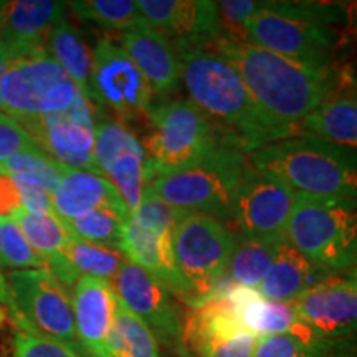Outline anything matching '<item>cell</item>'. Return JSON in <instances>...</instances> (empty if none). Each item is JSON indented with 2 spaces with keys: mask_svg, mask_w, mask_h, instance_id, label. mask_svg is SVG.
I'll use <instances>...</instances> for the list:
<instances>
[{
  "mask_svg": "<svg viewBox=\"0 0 357 357\" xmlns=\"http://www.w3.org/2000/svg\"><path fill=\"white\" fill-rule=\"evenodd\" d=\"M182 83L218 131L245 153L300 134L268 116L245 86L234 65L212 48L177 50Z\"/></svg>",
  "mask_w": 357,
  "mask_h": 357,
  "instance_id": "obj_1",
  "label": "cell"
},
{
  "mask_svg": "<svg viewBox=\"0 0 357 357\" xmlns=\"http://www.w3.org/2000/svg\"><path fill=\"white\" fill-rule=\"evenodd\" d=\"M215 50L238 71L257 105L298 132L307 114L336 95L339 75L334 66L301 63L255 43L229 38L218 40Z\"/></svg>",
  "mask_w": 357,
  "mask_h": 357,
  "instance_id": "obj_2",
  "label": "cell"
},
{
  "mask_svg": "<svg viewBox=\"0 0 357 357\" xmlns=\"http://www.w3.org/2000/svg\"><path fill=\"white\" fill-rule=\"evenodd\" d=\"M248 166L275 174L298 194L357 199V153L296 134L247 154Z\"/></svg>",
  "mask_w": 357,
  "mask_h": 357,
  "instance_id": "obj_3",
  "label": "cell"
},
{
  "mask_svg": "<svg viewBox=\"0 0 357 357\" xmlns=\"http://www.w3.org/2000/svg\"><path fill=\"white\" fill-rule=\"evenodd\" d=\"M344 10L319 2H260L247 22L250 43L314 66H334Z\"/></svg>",
  "mask_w": 357,
  "mask_h": 357,
  "instance_id": "obj_4",
  "label": "cell"
},
{
  "mask_svg": "<svg viewBox=\"0 0 357 357\" xmlns=\"http://www.w3.org/2000/svg\"><path fill=\"white\" fill-rule=\"evenodd\" d=\"M248 167L247 153L222 141L207 154L146 182L155 197L182 212L230 220L236 189Z\"/></svg>",
  "mask_w": 357,
  "mask_h": 357,
  "instance_id": "obj_5",
  "label": "cell"
},
{
  "mask_svg": "<svg viewBox=\"0 0 357 357\" xmlns=\"http://www.w3.org/2000/svg\"><path fill=\"white\" fill-rule=\"evenodd\" d=\"M287 242L326 275L357 263V199L298 194Z\"/></svg>",
  "mask_w": 357,
  "mask_h": 357,
  "instance_id": "obj_6",
  "label": "cell"
},
{
  "mask_svg": "<svg viewBox=\"0 0 357 357\" xmlns=\"http://www.w3.org/2000/svg\"><path fill=\"white\" fill-rule=\"evenodd\" d=\"M0 84L3 113L15 121L55 114L83 95L47 48L10 47Z\"/></svg>",
  "mask_w": 357,
  "mask_h": 357,
  "instance_id": "obj_7",
  "label": "cell"
},
{
  "mask_svg": "<svg viewBox=\"0 0 357 357\" xmlns=\"http://www.w3.org/2000/svg\"><path fill=\"white\" fill-rule=\"evenodd\" d=\"M147 121L151 132L142 144L147 155L146 182L159 174L189 166L218 142H230L190 100L153 105Z\"/></svg>",
  "mask_w": 357,
  "mask_h": 357,
  "instance_id": "obj_8",
  "label": "cell"
},
{
  "mask_svg": "<svg viewBox=\"0 0 357 357\" xmlns=\"http://www.w3.org/2000/svg\"><path fill=\"white\" fill-rule=\"evenodd\" d=\"M236 240L217 218L185 212L172 230L174 257L181 275L190 284L197 306L225 280Z\"/></svg>",
  "mask_w": 357,
  "mask_h": 357,
  "instance_id": "obj_9",
  "label": "cell"
},
{
  "mask_svg": "<svg viewBox=\"0 0 357 357\" xmlns=\"http://www.w3.org/2000/svg\"><path fill=\"white\" fill-rule=\"evenodd\" d=\"M6 276L10 293L7 311L15 328L38 333L83 352L75 328L71 294L55 275L48 270H12Z\"/></svg>",
  "mask_w": 357,
  "mask_h": 357,
  "instance_id": "obj_10",
  "label": "cell"
},
{
  "mask_svg": "<svg viewBox=\"0 0 357 357\" xmlns=\"http://www.w3.org/2000/svg\"><path fill=\"white\" fill-rule=\"evenodd\" d=\"M298 192L275 174L247 167L236 189L230 220L242 238L287 240Z\"/></svg>",
  "mask_w": 357,
  "mask_h": 357,
  "instance_id": "obj_11",
  "label": "cell"
},
{
  "mask_svg": "<svg viewBox=\"0 0 357 357\" xmlns=\"http://www.w3.org/2000/svg\"><path fill=\"white\" fill-rule=\"evenodd\" d=\"M95 105L109 109L119 123H136L149 116L153 89L121 45L101 38L93 50Z\"/></svg>",
  "mask_w": 357,
  "mask_h": 357,
  "instance_id": "obj_12",
  "label": "cell"
},
{
  "mask_svg": "<svg viewBox=\"0 0 357 357\" xmlns=\"http://www.w3.org/2000/svg\"><path fill=\"white\" fill-rule=\"evenodd\" d=\"M45 154L61 166L96 172L95 109L83 95L71 108L19 121Z\"/></svg>",
  "mask_w": 357,
  "mask_h": 357,
  "instance_id": "obj_13",
  "label": "cell"
},
{
  "mask_svg": "<svg viewBox=\"0 0 357 357\" xmlns=\"http://www.w3.org/2000/svg\"><path fill=\"white\" fill-rule=\"evenodd\" d=\"M119 301L146 323L158 341L171 347L172 354L185 349L184 314L172 293L136 263L126 260L111 281Z\"/></svg>",
  "mask_w": 357,
  "mask_h": 357,
  "instance_id": "obj_14",
  "label": "cell"
},
{
  "mask_svg": "<svg viewBox=\"0 0 357 357\" xmlns=\"http://www.w3.org/2000/svg\"><path fill=\"white\" fill-rule=\"evenodd\" d=\"M146 149L124 123L101 116L95 124L96 171L109 181L126 205L137 211L146 187Z\"/></svg>",
  "mask_w": 357,
  "mask_h": 357,
  "instance_id": "obj_15",
  "label": "cell"
},
{
  "mask_svg": "<svg viewBox=\"0 0 357 357\" xmlns=\"http://www.w3.org/2000/svg\"><path fill=\"white\" fill-rule=\"evenodd\" d=\"M147 25L171 40L176 50L211 48L222 38L217 2L211 0H139Z\"/></svg>",
  "mask_w": 357,
  "mask_h": 357,
  "instance_id": "obj_16",
  "label": "cell"
},
{
  "mask_svg": "<svg viewBox=\"0 0 357 357\" xmlns=\"http://www.w3.org/2000/svg\"><path fill=\"white\" fill-rule=\"evenodd\" d=\"M298 318L324 342H341L357 331V284L328 276L293 303Z\"/></svg>",
  "mask_w": 357,
  "mask_h": 357,
  "instance_id": "obj_17",
  "label": "cell"
},
{
  "mask_svg": "<svg viewBox=\"0 0 357 357\" xmlns=\"http://www.w3.org/2000/svg\"><path fill=\"white\" fill-rule=\"evenodd\" d=\"M172 230L171 227L144 225L129 217L124 223L119 250L129 261L136 263L159 280L169 291L190 303L194 291L177 268L172 248Z\"/></svg>",
  "mask_w": 357,
  "mask_h": 357,
  "instance_id": "obj_18",
  "label": "cell"
},
{
  "mask_svg": "<svg viewBox=\"0 0 357 357\" xmlns=\"http://www.w3.org/2000/svg\"><path fill=\"white\" fill-rule=\"evenodd\" d=\"M78 342L86 357H105L119 298L113 283L79 276L71 294Z\"/></svg>",
  "mask_w": 357,
  "mask_h": 357,
  "instance_id": "obj_19",
  "label": "cell"
},
{
  "mask_svg": "<svg viewBox=\"0 0 357 357\" xmlns=\"http://www.w3.org/2000/svg\"><path fill=\"white\" fill-rule=\"evenodd\" d=\"M121 48L159 96L172 95L182 84V63L171 40L146 22L121 32Z\"/></svg>",
  "mask_w": 357,
  "mask_h": 357,
  "instance_id": "obj_20",
  "label": "cell"
},
{
  "mask_svg": "<svg viewBox=\"0 0 357 357\" xmlns=\"http://www.w3.org/2000/svg\"><path fill=\"white\" fill-rule=\"evenodd\" d=\"M55 215L60 222L73 220L93 211H113L129 218V212L109 181L96 172L63 166L60 185L52 195Z\"/></svg>",
  "mask_w": 357,
  "mask_h": 357,
  "instance_id": "obj_21",
  "label": "cell"
},
{
  "mask_svg": "<svg viewBox=\"0 0 357 357\" xmlns=\"http://www.w3.org/2000/svg\"><path fill=\"white\" fill-rule=\"evenodd\" d=\"M65 2L13 0L2 2L0 40L10 47H42L56 22L65 17Z\"/></svg>",
  "mask_w": 357,
  "mask_h": 357,
  "instance_id": "obj_22",
  "label": "cell"
},
{
  "mask_svg": "<svg viewBox=\"0 0 357 357\" xmlns=\"http://www.w3.org/2000/svg\"><path fill=\"white\" fill-rule=\"evenodd\" d=\"M328 276L291 243L283 240L258 291L270 301L293 303Z\"/></svg>",
  "mask_w": 357,
  "mask_h": 357,
  "instance_id": "obj_23",
  "label": "cell"
},
{
  "mask_svg": "<svg viewBox=\"0 0 357 357\" xmlns=\"http://www.w3.org/2000/svg\"><path fill=\"white\" fill-rule=\"evenodd\" d=\"M45 48L93 105V53L77 26L66 17L58 20L48 33Z\"/></svg>",
  "mask_w": 357,
  "mask_h": 357,
  "instance_id": "obj_24",
  "label": "cell"
},
{
  "mask_svg": "<svg viewBox=\"0 0 357 357\" xmlns=\"http://www.w3.org/2000/svg\"><path fill=\"white\" fill-rule=\"evenodd\" d=\"M300 132L357 149V96L333 95L303 119Z\"/></svg>",
  "mask_w": 357,
  "mask_h": 357,
  "instance_id": "obj_25",
  "label": "cell"
},
{
  "mask_svg": "<svg viewBox=\"0 0 357 357\" xmlns=\"http://www.w3.org/2000/svg\"><path fill=\"white\" fill-rule=\"evenodd\" d=\"M105 357H160L158 337L121 301L118 303Z\"/></svg>",
  "mask_w": 357,
  "mask_h": 357,
  "instance_id": "obj_26",
  "label": "cell"
},
{
  "mask_svg": "<svg viewBox=\"0 0 357 357\" xmlns=\"http://www.w3.org/2000/svg\"><path fill=\"white\" fill-rule=\"evenodd\" d=\"M281 242L283 240L261 238H242L236 242L227 270L229 280L240 287L260 288Z\"/></svg>",
  "mask_w": 357,
  "mask_h": 357,
  "instance_id": "obj_27",
  "label": "cell"
},
{
  "mask_svg": "<svg viewBox=\"0 0 357 357\" xmlns=\"http://www.w3.org/2000/svg\"><path fill=\"white\" fill-rule=\"evenodd\" d=\"M65 253L79 276H95L108 281L114 280L119 268L128 260L121 250L83 242L73 236H70Z\"/></svg>",
  "mask_w": 357,
  "mask_h": 357,
  "instance_id": "obj_28",
  "label": "cell"
},
{
  "mask_svg": "<svg viewBox=\"0 0 357 357\" xmlns=\"http://www.w3.org/2000/svg\"><path fill=\"white\" fill-rule=\"evenodd\" d=\"M126 222V217L113 211L101 208V211L84 213V215H79L73 220L61 222V225L65 227L66 234L73 238L119 250Z\"/></svg>",
  "mask_w": 357,
  "mask_h": 357,
  "instance_id": "obj_29",
  "label": "cell"
},
{
  "mask_svg": "<svg viewBox=\"0 0 357 357\" xmlns=\"http://www.w3.org/2000/svg\"><path fill=\"white\" fill-rule=\"evenodd\" d=\"M0 172L12 177H24L35 182L53 195L60 185L63 166L45 154L38 146L20 151L0 167Z\"/></svg>",
  "mask_w": 357,
  "mask_h": 357,
  "instance_id": "obj_30",
  "label": "cell"
},
{
  "mask_svg": "<svg viewBox=\"0 0 357 357\" xmlns=\"http://www.w3.org/2000/svg\"><path fill=\"white\" fill-rule=\"evenodd\" d=\"M71 10L83 20L124 32L144 22L134 0H82L68 3Z\"/></svg>",
  "mask_w": 357,
  "mask_h": 357,
  "instance_id": "obj_31",
  "label": "cell"
},
{
  "mask_svg": "<svg viewBox=\"0 0 357 357\" xmlns=\"http://www.w3.org/2000/svg\"><path fill=\"white\" fill-rule=\"evenodd\" d=\"M0 263L10 270H47L42 257L10 217H0Z\"/></svg>",
  "mask_w": 357,
  "mask_h": 357,
  "instance_id": "obj_32",
  "label": "cell"
},
{
  "mask_svg": "<svg viewBox=\"0 0 357 357\" xmlns=\"http://www.w3.org/2000/svg\"><path fill=\"white\" fill-rule=\"evenodd\" d=\"M12 357H86L73 347L42 336V334L17 328L13 334Z\"/></svg>",
  "mask_w": 357,
  "mask_h": 357,
  "instance_id": "obj_33",
  "label": "cell"
},
{
  "mask_svg": "<svg viewBox=\"0 0 357 357\" xmlns=\"http://www.w3.org/2000/svg\"><path fill=\"white\" fill-rule=\"evenodd\" d=\"M339 344L312 347L287 334L258 336L255 341L253 357H324Z\"/></svg>",
  "mask_w": 357,
  "mask_h": 357,
  "instance_id": "obj_34",
  "label": "cell"
},
{
  "mask_svg": "<svg viewBox=\"0 0 357 357\" xmlns=\"http://www.w3.org/2000/svg\"><path fill=\"white\" fill-rule=\"evenodd\" d=\"M257 336L243 333L231 339H195L185 342L194 357H253Z\"/></svg>",
  "mask_w": 357,
  "mask_h": 357,
  "instance_id": "obj_35",
  "label": "cell"
},
{
  "mask_svg": "<svg viewBox=\"0 0 357 357\" xmlns=\"http://www.w3.org/2000/svg\"><path fill=\"white\" fill-rule=\"evenodd\" d=\"M260 2L255 0H223L217 2L218 19L222 26V38L234 42H248L247 22L255 13Z\"/></svg>",
  "mask_w": 357,
  "mask_h": 357,
  "instance_id": "obj_36",
  "label": "cell"
},
{
  "mask_svg": "<svg viewBox=\"0 0 357 357\" xmlns=\"http://www.w3.org/2000/svg\"><path fill=\"white\" fill-rule=\"evenodd\" d=\"M29 131L7 114H0V167L20 151L35 147Z\"/></svg>",
  "mask_w": 357,
  "mask_h": 357,
  "instance_id": "obj_37",
  "label": "cell"
},
{
  "mask_svg": "<svg viewBox=\"0 0 357 357\" xmlns=\"http://www.w3.org/2000/svg\"><path fill=\"white\" fill-rule=\"evenodd\" d=\"M12 177V176H10ZM19 187L22 208L35 215H55L52 204V195L35 182L24 177H12Z\"/></svg>",
  "mask_w": 357,
  "mask_h": 357,
  "instance_id": "obj_38",
  "label": "cell"
},
{
  "mask_svg": "<svg viewBox=\"0 0 357 357\" xmlns=\"http://www.w3.org/2000/svg\"><path fill=\"white\" fill-rule=\"evenodd\" d=\"M22 208V199L15 181L0 172V217H12Z\"/></svg>",
  "mask_w": 357,
  "mask_h": 357,
  "instance_id": "obj_39",
  "label": "cell"
},
{
  "mask_svg": "<svg viewBox=\"0 0 357 357\" xmlns=\"http://www.w3.org/2000/svg\"><path fill=\"white\" fill-rule=\"evenodd\" d=\"M8 55H10V48H8L7 43H3L2 40H0V84H2L3 73H6V68H7ZM0 114H6V113H3L2 96H0Z\"/></svg>",
  "mask_w": 357,
  "mask_h": 357,
  "instance_id": "obj_40",
  "label": "cell"
},
{
  "mask_svg": "<svg viewBox=\"0 0 357 357\" xmlns=\"http://www.w3.org/2000/svg\"><path fill=\"white\" fill-rule=\"evenodd\" d=\"M7 318H8V311H7V307L3 306L2 303H0V328H2V326L6 324Z\"/></svg>",
  "mask_w": 357,
  "mask_h": 357,
  "instance_id": "obj_41",
  "label": "cell"
},
{
  "mask_svg": "<svg viewBox=\"0 0 357 357\" xmlns=\"http://www.w3.org/2000/svg\"><path fill=\"white\" fill-rule=\"evenodd\" d=\"M324 357H346V356L342 354V352H339V351H337V346H336L333 351H329L328 354H326Z\"/></svg>",
  "mask_w": 357,
  "mask_h": 357,
  "instance_id": "obj_42",
  "label": "cell"
},
{
  "mask_svg": "<svg viewBox=\"0 0 357 357\" xmlns=\"http://www.w3.org/2000/svg\"><path fill=\"white\" fill-rule=\"evenodd\" d=\"M162 357H194V356H192L187 349H184L182 352H178V354H167V356H162Z\"/></svg>",
  "mask_w": 357,
  "mask_h": 357,
  "instance_id": "obj_43",
  "label": "cell"
},
{
  "mask_svg": "<svg viewBox=\"0 0 357 357\" xmlns=\"http://www.w3.org/2000/svg\"><path fill=\"white\" fill-rule=\"evenodd\" d=\"M352 280H354L356 284H357V263L354 265V271H352Z\"/></svg>",
  "mask_w": 357,
  "mask_h": 357,
  "instance_id": "obj_44",
  "label": "cell"
}]
</instances>
